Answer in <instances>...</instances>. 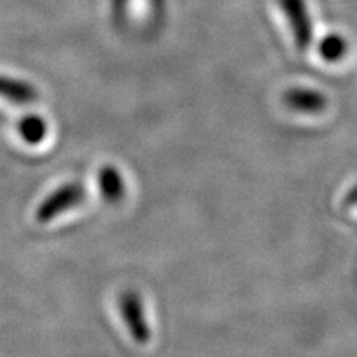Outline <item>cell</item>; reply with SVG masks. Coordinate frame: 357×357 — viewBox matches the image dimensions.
<instances>
[{
    "mask_svg": "<svg viewBox=\"0 0 357 357\" xmlns=\"http://www.w3.org/2000/svg\"><path fill=\"white\" fill-rule=\"evenodd\" d=\"M128 0H112V9H114V18L118 24H122L127 17Z\"/></svg>",
    "mask_w": 357,
    "mask_h": 357,
    "instance_id": "obj_9",
    "label": "cell"
},
{
    "mask_svg": "<svg viewBox=\"0 0 357 357\" xmlns=\"http://www.w3.org/2000/svg\"><path fill=\"white\" fill-rule=\"evenodd\" d=\"M319 55L326 63H338L349 52V42L340 33H329L319 42Z\"/></svg>",
    "mask_w": 357,
    "mask_h": 357,
    "instance_id": "obj_8",
    "label": "cell"
},
{
    "mask_svg": "<svg viewBox=\"0 0 357 357\" xmlns=\"http://www.w3.org/2000/svg\"><path fill=\"white\" fill-rule=\"evenodd\" d=\"M284 17L292 30L294 40L299 51H307L314 39V26L305 0H278Z\"/></svg>",
    "mask_w": 357,
    "mask_h": 357,
    "instance_id": "obj_2",
    "label": "cell"
},
{
    "mask_svg": "<svg viewBox=\"0 0 357 357\" xmlns=\"http://www.w3.org/2000/svg\"><path fill=\"white\" fill-rule=\"evenodd\" d=\"M0 97L10 103L29 105L36 102L39 93L31 84L17 79V77L0 75Z\"/></svg>",
    "mask_w": 357,
    "mask_h": 357,
    "instance_id": "obj_5",
    "label": "cell"
},
{
    "mask_svg": "<svg viewBox=\"0 0 357 357\" xmlns=\"http://www.w3.org/2000/svg\"><path fill=\"white\" fill-rule=\"evenodd\" d=\"M86 198V188L81 183H66L45 198L36 210V219L40 223H48L61 216L64 211L79 206Z\"/></svg>",
    "mask_w": 357,
    "mask_h": 357,
    "instance_id": "obj_1",
    "label": "cell"
},
{
    "mask_svg": "<svg viewBox=\"0 0 357 357\" xmlns=\"http://www.w3.org/2000/svg\"><path fill=\"white\" fill-rule=\"evenodd\" d=\"M119 311L131 338L139 344H146L151 340V328L144 314L140 295L134 290H127L122 294L119 296Z\"/></svg>",
    "mask_w": 357,
    "mask_h": 357,
    "instance_id": "obj_3",
    "label": "cell"
},
{
    "mask_svg": "<svg viewBox=\"0 0 357 357\" xmlns=\"http://www.w3.org/2000/svg\"><path fill=\"white\" fill-rule=\"evenodd\" d=\"M345 203L350 207H357V183L349 189L347 195H345Z\"/></svg>",
    "mask_w": 357,
    "mask_h": 357,
    "instance_id": "obj_10",
    "label": "cell"
},
{
    "mask_svg": "<svg viewBox=\"0 0 357 357\" xmlns=\"http://www.w3.org/2000/svg\"><path fill=\"white\" fill-rule=\"evenodd\" d=\"M18 132L21 139L24 140L27 144H39L43 142V139L47 137L48 134V124L42 116L35 115V114H29L26 116H22L20 124H18Z\"/></svg>",
    "mask_w": 357,
    "mask_h": 357,
    "instance_id": "obj_7",
    "label": "cell"
},
{
    "mask_svg": "<svg viewBox=\"0 0 357 357\" xmlns=\"http://www.w3.org/2000/svg\"><path fill=\"white\" fill-rule=\"evenodd\" d=\"M283 100L289 109L307 115L320 114L328 106L326 96L314 88H290Z\"/></svg>",
    "mask_w": 357,
    "mask_h": 357,
    "instance_id": "obj_4",
    "label": "cell"
},
{
    "mask_svg": "<svg viewBox=\"0 0 357 357\" xmlns=\"http://www.w3.org/2000/svg\"><path fill=\"white\" fill-rule=\"evenodd\" d=\"M98 186L103 198L109 203H118L126 195V182L121 172L114 165H105L98 173Z\"/></svg>",
    "mask_w": 357,
    "mask_h": 357,
    "instance_id": "obj_6",
    "label": "cell"
}]
</instances>
